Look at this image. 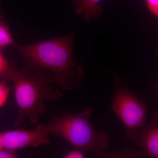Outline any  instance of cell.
<instances>
[{
    "instance_id": "obj_1",
    "label": "cell",
    "mask_w": 158,
    "mask_h": 158,
    "mask_svg": "<svg viewBox=\"0 0 158 158\" xmlns=\"http://www.w3.org/2000/svg\"><path fill=\"white\" fill-rule=\"evenodd\" d=\"M73 43V36L70 34L31 45L15 42L13 46L30 64L53 73L58 86L69 90L84 85V69L74 59Z\"/></svg>"
},
{
    "instance_id": "obj_2",
    "label": "cell",
    "mask_w": 158,
    "mask_h": 158,
    "mask_svg": "<svg viewBox=\"0 0 158 158\" xmlns=\"http://www.w3.org/2000/svg\"><path fill=\"white\" fill-rule=\"evenodd\" d=\"M7 81L13 83L18 107L14 127H19L27 118L32 124H37L40 117L45 111L44 102H56L63 95L61 90L50 87V83L54 80L45 74L27 76L12 66Z\"/></svg>"
},
{
    "instance_id": "obj_3",
    "label": "cell",
    "mask_w": 158,
    "mask_h": 158,
    "mask_svg": "<svg viewBox=\"0 0 158 158\" xmlns=\"http://www.w3.org/2000/svg\"><path fill=\"white\" fill-rule=\"evenodd\" d=\"M91 108L70 113L64 111L54 116L47 125L50 134L65 139L77 149L90 152L101 157L107 147L109 138L103 131L94 129L90 121Z\"/></svg>"
},
{
    "instance_id": "obj_4",
    "label": "cell",
    "mask_w": 158,
    "mask_h": 158,
    "mask_svg": "<svg viewBox=\"0 0 158 158\" xmlns=\"http://www.w3.org/2000/svg\"><path fill=\"white\" fill-rule=\"evenodd\" d=\"M113 76L115 93L112 104L113 112L127 130L141 128L146 123L148 106L130 92L116 73Z\"/></svg>"
},
{
    "instance_id": "obj_5",
    "label": "cell",
    "mask_w": 158,
    "mask_h": 158,
    "mask_svg": "<svg viewBox=\"0 0 158 158\" xmlns=\"http://www.w3.org/2000/svg\"><path fill=\"white\" fill-rule=\"evenodd\" d=\"M32 130H17L1 133L2 148L14 153L25 148L47 145L50 143L48 137L50 134L47 125L37 123Z\"/></svg>"
},
{
    "instance_id": "obj_6",
    "label": "cell",
    "mask_w": 158,
    "mask_h": 158,
    "mask_svg": "<svg viewBox=\"0 0 158 158\" xmlns=\"http://www.w3.org/2000/svg\"><path fill=\"white\" fill-rule=\"evenodd\" d=\"M128 140L140 146L144 155L151 158L158 157V111H155L149 124H145L141 129L126 130Z\"/></svg>"
},
{
    "instance_id": "obj_7",
    "label": "cell",
    "mask_w": 158,
    "mask_h": 158,
    "mask_svg": "<svg viewBox=\"0 0 158 158\" xmlns=\"http://www.w3.org/2000/svg\"><path fill=\"white\" fill-rule=\"evenodd\" d=\"M102 0H74L73 6L75 12L82 15L85 22L91 18H98L101 14L102 9L99 5Z\"/></svg>"
},
{
    "instance_id": "obj_8",
    "label": "cell",
    "mask_w": 158,
    "mask_h": 158,
    "mask_svg": "<svg viewBox=\"0 0 158 158\" xmlns=\"http://www.w3.org/2000/svg\"><path fill=\"white\" fill-rule=\"evenodd\" d=\"M144 155L143 151L134 149H126L113 152L104 153L101 158H141Z\"/></svg>"
},
{
    "instance_id": "obj_9",
    "label": "cell",
    "mask_w": 158,
    "mask_h": 158,
    "mask_svg": "<svg viewBox=\"0 0 158 158\" xmlns=\"http://www.w3.org/2000/svg\"><path fill=\"white\" fill-rule=\"evenodd\" d=\"M14 43L8 26L0 19V50L13 45Z\"/></svg>"
},
{
    "instance_id": "obj_10",
    "label": "cell",
    "mask_w": 158,
    "mask_h": 158,
    "mask_svg": "<svg viewBox=\"0 0 158 158\" xmlns=\"http://www.w3.org/2000/svg\"><path fill=\"white\" fill-rule=\"evenodd\" d=\"M11 65H9L0 50V79L7 81L11 72Z\"/></svg>"
},
{
    "instance_id": "obj_11",
    "label": "cell",
    "mask_w": 158,
    "mask_h": 158,
    "mask_svg": "<svg viewBox=\"0 0 158 158\" xmlns=\"http://www.w3.org/2000/svg\"><path fill=\"white\" fill-rule=\"evenodd\" d=\"M9 92V89L4 81H0V108L6 103Z\"/></svg>"
},
{
    "instance_id": "obj_12",
    "label": "cell",
    "mask_w": 158,
    "mask_h": 158,
    "mask_svg": "<svg viewBox=\"0 0 158 158\" xmlns=\"http://www.w3.org/2000/svg\"><path fill=\"white\" fill-rule=\"evenodd\" d=\"M148 9L156 17L158 16V0H145Z\"/></svg>"
},
{
    "instance_id": "obj_13",
    "label": "cell",
    "mask_w": 158,
    "mask_h": 158,
    "mask_svg": "<svg viewBox=\"0 0 158 158\" xmlns=\"http://www.w3.org/2000/svg\"><path fill=\"white\" fill-rule=\"evenodd\" d=\"M63 157L65 158H85V155L82 153L81 151L79 149L71 151L66 154Z\"/></svg>"
},
{
    "instance_id": "obj_14",
    "label": "cell",
    "mask_w": 158,
    "mask_h": 158,
    "mask_svg": "<svg viewBox=\"0 0 158 158\" xmlns=\"http://www.w3.org/2000/svg\"><path fill=\"white\" fill-rule=\"evenodd\" d=\"M17 156L15 153L10 152L8 151H3L0 149V158H18Z\"/></svg>"
},
{
    "instance_id": "obj_15",
    "label": "cell",
    "mask_w": 158,
    "mask_h": 158,
    "mask_svg": "<svg viewBox=\"0 0 158 158\" xmlns=\"http://www.w3.org/2000/svg\"><path fill=\"white\" fill-rule=\"evenodd\" d=\"M2 148V140H1V133H0V149Z\"/></svg>"
}]
</instances>
